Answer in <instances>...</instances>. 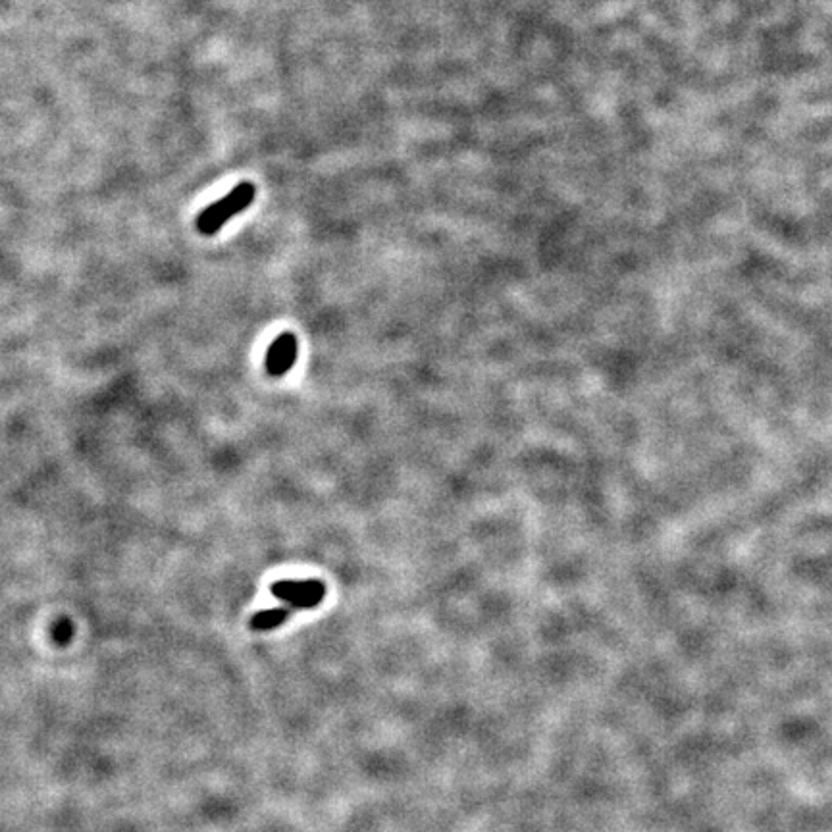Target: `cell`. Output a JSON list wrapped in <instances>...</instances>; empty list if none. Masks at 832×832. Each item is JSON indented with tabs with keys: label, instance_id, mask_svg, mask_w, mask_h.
<instances>
[{
	"label": "cell",
	"instance_id": "5b68a950",
	"mask_svg": "<svg viewBox=\"0 0 832 832\" xmlns=\"http://www.w3.org/2000/svg\"><path fill=\"white\" fill-rule=\"evenodd\" d=\"M52 636H54L56 644L64 646V644H68V642L72 640V636H74V626H72L70 621L62 619V621H58V623L54 624V628H52Z\"/></svg>",
	"mask_w": 832,
	"mask_h": 832
},
{
	"label": "cell",
	"instance_id": "7a4b0ae2",
	"mask_svg": "<svg viewBox=\"0 0 832 832\" xmlns=\"http://www.w3.org/2000/svg\"><path fill=\"white\" fill-rule=\"evenodd\" d=\"M270 592L295 609H312L326 596V586L320 580H280Z\"/></svg>",
	"mask_w": 832,
	"mask_h": 832
},
{
	"label": "cell",
	"instance_id": "3957f363",
	"mask_svg": "<svg viewBox=\"0 0 832 832\" xmlns=\"http://www.w3.org/2000/svg\"><path fill=\"white\" fill-rule=\"evenodd\" d=\"M297 361V338L293 334H282L274 339L266 353V370L270 376L278 378L287 374V370Z\"/></svg>",
	"mask_w": 832,
	"mask_h": 832
},
{
	"label": "cell",
	"instance_id": "6da1fadb",
	"mask_svg": "<svg viewBox=\"0 0 832 832\" xmlns=\"http://www.w3.org/2000/svg\"><path fill=\"white\" fill-rule=\"evenodd\" d=\"M255 185L251 182L239 183L226 197H222L218 203L205 208L197 216V230L201 234L214 235L222 230V226L243 212L245 208L251 207L255 201Z\"/></svg>",
	"mask_w": 832,
	"mask_h": 832
},
{
	"label": "cell",
	"instance_id": "277c9868",
	"mask_svg": "<svg viewBox=\"0 0 832 832\" xmlns=\"http://www.w3.org/2000/svg\"><path fill=\"white\" fill-rule=\"evenodd\" d=\"M289 609H268V611H259V613H255L253 617H251V623L249 626L253 628V630H257V632H266V630H272V628H278V626H282V624L286 623L287 619H289Z\"/></svg>",
	"mask_w": 832,
	"mask_h": 832
}]
</instances>
